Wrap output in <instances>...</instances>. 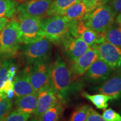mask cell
Returning a JSON list of instances; mask_svg holds the SVG:
<instances>
[{
  "label": "cell",
  "mask_w": 121,
  "mask_h": 121,
  "mask_svg": "<svg viewBox=\"0 0 121 121\" xmlns=\"http://www.w3.org/2000/svg\"><path fill=\"white\" fill-rule=\"evenodd\" d=\"M77 22L61 15H54L42 19L41 24L45 38L52 43L60 44L65 37L71 34Z\"/></svg>",
  "instance_id": "6da1fadb"
},
{
  "label": "cell",
  "mask_w": 121,
  "mask_h": 121,
  "mask_svg": "<svg viewBox=\"0 0 121 121\" xmlns=\"http://www.w3.org/2000/svg\"><path fill=\"white\" fill-rule=\"evenodd\" d=\"M116 16V13L108 4H103L87 13L81 20L87 28L103 34L114 23Z\"/></svg>",
  "instance_id": "7a4b0ae2"
},
{
  "label": "cell",
  "mask_w": 121,
  "mask_h": 121,
  "mask_svg": "<svg viewBox=\"0 0 121 121\" xmlns=\"http://www.w3.org/2000/svg\"><path fill=\"white\" fill-rule=\"evenodd\" d=\"M21 44L19 22L17 19H13L0 31V58L16 55Z\"/></svg>",
  "instance_id": "3957f363"
},
{
  "label": "cell",
  "mask_w": 121,
  "mask_h": 121,
  "mask_svg": "<svg viewBox=\"0 0 121 121\" xmlns=\"http://www.w3.org/2000/svg\"><path fill=\"white\" fill-rule=\"evenodd\" d=\"M72 75L70 69L60 56L53 63L50 85L63 102L70 89Z\"/></svg>",
  "instance_id": "277c9868"
},
{
  "label": "cell",
  "mask_w": 121,
  "mask_h": 121,
  "mask_svg": "<svg viewBox=\"0 0 121 121\" xmlns=\"http://www.w3.org/2000/svg\"><path fill=\"white\" fill-rule=\"evenodd\" d=\"M17 20L19 22L22 44L32 43L45 37L42 28V19L18 15Z\"/></svg>",
  "instance_id": "5b68a950"
},
{
  "label": "cell",
  "mask_w": 121,
  "mask_h": 121,
  "mask_svg": "<svg viewBox=\"0 0 121 121\" xmlns=\"http://www.w3.org/2000/svg\"><path fill=\"white\" fill-rule=\"evenodd\" d=\"M52 49V44L47 38L28 44H24L21 48L22 55L28 64L48 58Z\"/></svg>",
  "instance_id": "8992f818"
},
{
  "label": "cell",
  "mask_w": 121,
  "mask_h": 121,
  "mask_svg": "<svg viewBox=\"0 0 121 121\" xmlns=\"http://www.w3.org/2000/svg\"><path fill=\"white\" fill-rule=\"evenodd\" d=\"M52 65L48 61V58L33 64L30 71V79L35 92L38 93L50 85Z\"/></svg>",
  "instance_id": "52a82bcc"
},
{
  "label": "cell",
  "mask_w": 121,
  "mask_h": 121,
  "mask_svg": "<svg viewBox=\"0 0 121 121\" xmlns=\"http://www.w3.org/2000/svg\"><path fill=\"white\" fill-rule=\"evenodd\" d=\"M96 50L98 58L103 60L113 69L121 66V48L109 42L93 45Z\"/></svg>",
  "instance_id": "ba28073f"
},
{
  "label": "cell",
  "mask_w": 121,
  "mask_h": 121,
  "mask_svg": "<svg viewBox=\"0 0 121 121\" xmlns=\"http://www.w3.org/2000/svg\"><path fill=\"white\" fill-rule=\"evenodd\" d=\"M52 1L53 0H29L17 6V13L18 15L43 19L47 17Z\"/></svg>",
  "instance_id": "9c48e42d"
},
{
  "label": "cell",
  "mask_w": 121,
  "mask_h": 121,
  "mask_svg": "<svg viewBox=\"0 0 121 121\" xmlns=\"http://www.w3.org/2000/svg\"><path fill=\"white\" fill-rule=\"evenodd\" d=\"M60 44L69 60L73 63L82 55L90 47L80 38L69 34L60 41Z\"/></svg>",
  "instance_id": "30bf717a"
},
{
  "label": "cell",
  "mask_w": 121,
  "mask_h": 121,
  "mask_svg": "<svg viewBox=\"0 0 121 121\" xmlns=\"http://www.w3.org/2000/svg\"><path fill=\"white\" fill-rule=\"evenodd\" d=\"M72 35L80 38L89 46H93L105 42V33H99L86 26L82 20L77 22L71 33Z\"/></svg>",
  "instance_id": "8fae6325"
},
{
  "label": "cell",
  "mask_w": 121,
  "mask_h": 121,
  "mask_svg": "<svg viewBox=\"0 0 121 121\" xmlns=\"http://www.w3.org/2000/svg\"><path fill=\"white\" fill-rule=\"evenodd\" d=\"M38 94V102L34 114L37 117L62 101L51 85L39 91Z\"/></svg>",
  "instance_id": "7c38bea8"
},
{
  "label": "cell",
  "mask_w": 121,
  "mask_h": 121,
  "mask_svg": "<svg viewBox=\"0 0 121 121\" xmlns=\"http://www.w3.org/2000/svg\"><path fill=\"white\" fill-rule=\"evenodd\" d=\"M98 58L96 50L93 46L90 47L82 55L72 63L70 68L72 75L74 78H78L84 75Z\"/></svg>",
  "instance_id": "4fadbf2b"
},
{
  "label": "cell",
  "mask_w": 121,
  "mask_h": 121,
  "mask_svg": "<svg viewBox=\"0 0 121 121\" xmlns=\"http://www.w3.org/2000/svg\"><path fill=\"white\" fill-rule=\"evenodd\" d=\"M113 69L103 60L97 58L85 72L86 79L91 81H101L107 80Z\"/></svg>",
  "instance_id": "5bb4252c"
},
{
  "label": "cell",
  "mask_w": 121,
  "mask_h": 121,
  "mask_svg": "<svg viewBox=\"0 0 121 121\" xmlns=\"http://www.w3.org/2000/svg\"><path fill=\"white\" fill-rule=\"evenodd\" d=\"M98 91L100 93L110 96L112 100L121 98V70L118 71L104 80Z\"/></svg>",
  "instance_id": "9a60e30c"
},
{
  "label": "cell",
  "mask_w": 121,
  "mask_h": 121,
  "mask_svg": "<svg viewBox=\"0 0 121 121\" xmlns=\"http://www.w3.org/2000/svg\"><path fill=\"white\" fill-rule=\"evenodd\" d=\"M30 71L29 67L26 68L13 80V94L16 97H21L36 93L30 82Z\"/></svg>",
  "instance_id": "2e32d148"
},
{
  "label": "cell",
  "mask_w": 121,
  "mask_h": 121,
  "mask_svg": "<svg viewBox=\"0 0 121 121\" xmlns=\"http://www.w3.org/2000/svg\"><path fill=\"white\" fill-rule=\"evenodd\" d=\"M38 94V93L36 92L32 94L17 97L15 101L16 110L26 114L34 113L37 108Z\"/></svg>",
  "instance_id": "e0dca14e"
},
{
  "label": "cell",
  "mask_w": 121,
  "mask_h": 121,
  "mask_svg": "<svg viewBox=\"0 0 121 121\" xmlns=\"http://www.w3.org/2000/svg\"><path fill=\"white\" fill-rule=\"evenodd\" d=\"M89 11H90V10L81 1H79L69 6L59 15L65 16L71 20L78 21Z\"/></svg>",
  "instance_id": "ac0fdd59"
},
{
  "label": "cell",
  "mask_w": 121,
  "mask_h": 121,
  "mask_svg": "<svg viewBox=\"0 0 121 121\" xmlns=\"http://www.w3.org/2000/svg\"><path fill=\"white\" fill-rule=\"evenodd\" d=\"M16 69L10 60H5L0 65V91L9 80H13Z\"/></svg>",
  "instance_id": "d6986e66"
},
{
  "label": "cell",
  "mask_w": 121,
  "mask_h": 121,
  "mask_svg": "<svg viewBox=\"0 0 121 121\" xmlns=\"http://www.w3.org/2000/svg\"><path fill=\"white\" fill-rule=\"evenodd\" d=\"M62 101H60L55 105L37 117L38 121H58L62 114L64 107Z\"/></svg>",
  "instance_id": "ffe728a7"
},
{
  "label": "cell",
  "mask_w": 121,
  "mask_h": 121,
  "mask_svg": "<svg viewBox=\"0 0 121 121\" xmlns=\"http://www.w3.org/2000/svg\"><path fill=\"white\" fill-rule=\"evenodd\" d=\"M105 41L121 48V24L115 22L104 34Z\"/></svg>",
  "instance_id": "44dd1931"
},
{
  "label": "cell",
  "mask_w": 121,
  "mask_h": 121,
  "mask_svg": "<svg viewBox=\"0 0 121 121\" xmlns=\"http://www.w3.org/2000/svg\"><path fill=\"white\" fill-rule=\"evenodd\" d=\"M79 1L80 0H53L47 17L60 15L69 6Z\"/></svg>",
  "instance_id": "7402d4cb"
},
{
  "label": "cell",
  "mask_w": 121,
  "mask_h": 121,
  "mask_svg": "<svg viewBox=\"0 0 121 121\" xmlns=\"http://www.w3.org/2000/svg\"><path fill=\"white\" fill-rule=\"evenodd\" d=\"M18 5L15 0H0V17L13 18L17 13Z\"/></svg>",
  "instance_id": "603a6c76"
},
{
  "label": "cell",
  "mask_w": 121,
  "mask_h": 121,
  "mask_svg": "<svg viewBox=\"0 0 121 121\" xmlns=\"http://www.w3.org/2000/svg\"><path fill=\"white\" fill-rule=\"evenodd\" d=\"M82 95L89 100L96 108L100 109H105L107 108L108 106V102L110 100H112L110 96L102 93L91 95L86 92H84Z\"/></svg>",
  "instance_id": "cb8c5ba5"
},
{
  "label": "cell",
  "mask_w": 121,
  "mask_h": 121,
  "mask_svg": "<svg viewBox=\"0 0 121 121\" xmlns=\"http://www.w3.org/2000/svg\"><path fill=\"white\" fill-rule=\"evenodd\" d=\"M12 106V98L6 94L0 93V120L7 117Z\"/></svg>",
  "instance_id": "d4e9b609"
},
{
  "label": "cell",
  "mask_w": 121,
  "mask_h": 121,
  "mask_svg": "<svg viewBox=\"0 0 121 121\" xmlns=\"http://www.w3.org/2000/svg\"><path fill=\"white\" fill-rule=\"evenodd\" d=\"M90 107L87 105L80 106L72 113L68 121H84L88 114Z\"/></svg>",
  "instance_id": "484cf974"
},
{
  "label": "cell",
  "mask_w": 121,
  "mask_h": 121,
  "mask_svg": "<svg viewBox=\"0 0 121 121\" xmlns=\"http://www.w3.org/2000/svg\"><path fill=\"white\" fill-rule=\"evenodd\" d=\"M30 117V114L21 113L17 110L9 113L6 117V121H27Z\"/></svg>",
  "instance_id": "4316f807"
},
{
  "label": "cell",
  "mask_w": 121,
  "mask_h": 121,
  "mask_svg": "<svg viewBox=\"0 0 121 121\" xmlns=\"http://www.w3.org/2000/svg\"><path fill=\"white\" fill-rule=\"evenodd\" d=\"M102 117L105 121H121V116L112 108L105 109Z\"/></svg>",
  "instance_id": "83f0119b"
},
{
  "label": "cell",
  "mask_w": 121,
  "mask_h": 121,
  "mask_svg": "<svg viewBox=\"0 0 121 121\" xmlns=\"http://www.w3.org/2000/svg\"><path fill=\"white\" fill-rule=\"evenodd\" d=\"M84 121H105L102 115L95 110L93 108L90 107L88 114Z\"/></svg>",
  "instance_id": "f1b7e54d"
},
{
  "label": "cell",
  "mask_w": 121,
  "mask_h": 121,
  "mask_svg": "<svg viewBox=\"0 0 121 121\" xmlns=\"http://www.w3.org/2000/svg\"><path fill=\"white\" fill-rule=\"evenodd\" d=\"M108 4L113 9L116 15L121 13V0H110Z\"/></svg>",
  "instance_id": "f546056e"
},
{
  "label": "cell",
  "mask_w": 121,
  "mask_h": 121,
  "mask_svg": "<svg viewBox=\"0 0 121 121\" xmlns=\"http://www.w3.org/2000/svg\"><path fill=\"white\" fill-rule=\"evenodd\" d=\"M80 1L86 6L90 11H91L100 4L102 0H80Z\"/></svg>",
  "instance_id": "4dcf8cb0"
},
{
  "label": "cell",
  "mask_w": 121,
  "mask_h": 121,
  "mask_svg": "<svg viewBox=\"0 0 121 121\" xmlns=\"http://www.w3.org/2000/svg\"><path fill=\"white\" fill-rule=\"evenodd\" d=\"M9 21V19L6 17H0V31L4 28Z\"/></svg>",
  "instance_id": "1f68e13d"
},
{
  "label": "cell",
  "mask_w": 121,
  "mask_h": 121,
  "mask_svg": "<svg viewBox=\"0 0 121 121\" xmlns=\"http://www.w3.org/2000/svg\"><path fill=\"white\" fill-rule=\"evenodd\" d=\"M115 22H117V23L121 24V13H119V14H118L117 16H116Z\"/></svg>",
  "instance_id": "d6a6232c"
},
{
  "label": "cell",
  "mask_w": 121,
  "mask_h": 121,
  "mask_svg": "<svg viewBox=\"0 0 121 121\" xmlns=\"http://www.w3.org/2000/svg\"><path fill=\"white\" fill-rule=\"evenodd\" d=\"M29 121H38L37 118H33L31 119H30V120Z\"/></svg>",
  "instance_id": "836d02e7"
},
{
  "label": "cell",
  "mask_w": 121,
  "mask_h": 121,
  "mask_svg": "<svg viewBox=\"0 0 121 121\" xmlns=\"http://www.w3.org/2000/svg\"><path fill=\"white\" fill-rule=\"evenodd\" d=\"M5 119H6V118H3L2 119H1V120H0V121H6Z\"/></svg>",
  "instance_id": "e575fe53"
}]
</instances>
